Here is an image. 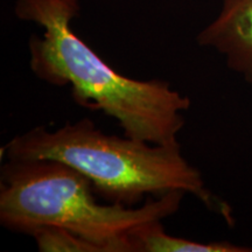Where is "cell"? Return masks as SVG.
Masks as SVG:
<instances>
[{
	"label": "cell",
	"instance_id": "obj_1",
	"mask_svg": "<svg viewBox=\"0 0 252 252\" xmlns=\"http://www.w3.org/2000/svg\"><path fill=\"white\" fill-rule=\"evenodd\" d=\"M14 15L36 25L28 41L30 68L39 80L70 87L78 105L111 117L124 135L151 144L179 143L189 97L165 80L125 76L104 61L72 30L80 0H15Z\"/></svg>",
	"mask_w": 252,
	"mask_h": 252
},
{
	"label": "cell",
	"instance_id": "obj_2",
	"mask_svg": "<svg viewBox=\"0 0 252 252\" xmlns=\"http://www.w3.org/2000/svg\"><path fill=\"white\" fill-rule=\"evenodd\" d=\"M6 160H55L83 174L108 202L134 206L147 195L181 190L234 226L232 208L207 188L180 143L151 144L123 134L104 133L84 118L49 131L35 126L2 147Z\"/></svg>",
	"mask_w": 252,
	"mask_h": 252
},
{
	"label": "cell",
	"instance_id": "obj_3",
	"mask_svg": "<svg viewBox=\"0 0 252 252\" xmlns=\"http://www.w3.org/2000/svg\"><path fill=\"white\" fill-rule=\"evenodd\" d=\"M83 174L55 160H6L0 171V223L31 235L40 226L67 229L104 252H135L131 232L180 209L186 193L169 191L138 207L97 201Z\"/></svg>",
	"mask_w": 252,
	"mask_h": 252
},
{
	"label": "cell",
	"instance_id": "obj_4",
	"mask_svg": "<svg viewBox=\"0 0 252 252\" xmlns=\"http://www.w3.org/2000/svg\"><path fill=\"white\" fill-rule=\"evenodd\" d=\"M196 42L222 55L230 70L252 84V0H222Z\"/></svg>",
	"mask_w": 252,
	"mask_h": 252
},
{
	"label": "cell",
	"instance_id": "obj_5",
	"mask_svg": "<svg viewBox=\"0 0 252 252\" xmlns=\"http://www.w3.org/2000/svg\"><path fill=\"white\" fill-rule=\"evenodd\" d=\"M131 241L135 252H251L252 249L228 242H203L167 234L161 220L151 222L134 229Z\"/></svg>",
	"mask_w": 252,
	"mask_h": 252
},
{
	"label": "cell",
	"instance_id": "obj_6",
	"mask_svg": "<svg viewBox=\"0 0 252 252\" xmlns=\"http://www.w3.org/2000/svg\"><path fill=\"white\" fill-rule=\"evenodd\" d=\"M31 236L41 252H104L99 245L60 226H40Z\"/></svg>",
	"mask_w": 252,
	"mask_h": 252
}]
</instances>
